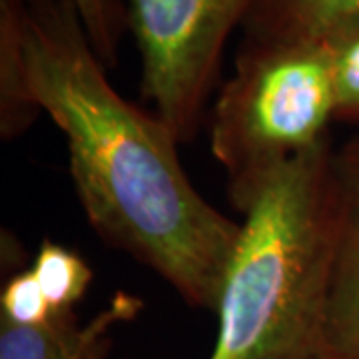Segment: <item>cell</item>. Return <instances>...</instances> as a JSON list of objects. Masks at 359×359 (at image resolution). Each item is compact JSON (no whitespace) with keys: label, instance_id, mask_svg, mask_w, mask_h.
Instances as JSON below:
<instances>
[{"label":"cell","instance_id":"7","mask_svg":"<svg viewBox=\"0 0 359 359\" xmlns=\"http://www.w3.org/2000/svg\"><path fill=\"white\" fill-rule=\"evenodd\" d=\"M359 18V0H257L244 39L264 42H323Z\"/></svg>","mask_w":359,"mask_h":359},{"label":"cell","instance_id":"1","mask_svg":"<svg viewBox=\"0 0 359 359\" xmlns=\"http://www.w3.org/2000/svg\"><path fill=\"white\" fill-rule=\"evenodd\" d=\"M32 104L65 134L90 226L192 308L216 309L240 224L194 188L168 124L120 96L65 0H13Z\"/></svg>","mask_w":359,"mask_h":359},{"label":"cell","instance_id":"5","mask_svg":"<svg viewBox=\"0 0 359 359\" xmlns=\"http://www.w3.org/2000/svg\"><path fill=\"white\" fill-rule=\"evenodd\" d=\"M140 309L136 295L118 292L88 321H80L76 311L60 313L42 325L0 321V359H104L116 327L134 320Z\"/></svg>","mask_w":359,"mask_h":359},{"label":"cell","instance_id":"9","mask_svg":"<svg viewBox=\"0 0 359 359\" xmlns=\"http://www.w3.org/2000/svg\"><path fill=\"white\" fill-rule=\"evenodd\" d=\"M30 269L42 285L56 313L74 311L92 283V268L86 259L52 240H44L34 256Z\"/></svg>","mask_w":359,"mask_h":359},{"label":"cell","instance_id":"13","mask_svg":"<svg viewBox=\"0 0 359 359\" xmlns=\"http://www.w3.org/2000/svg\"><path fill=\"white\" fill-rule=\"evenodd\" d=\"M335 166L347 192L359 196V134L335 152Z\"/></svg>","mask_w":359,"mask_h":359},{"label":"cell","instance_id":"6","mask_svg":"<svg viewBox=\"0 0 359 359\" xmlns=\"http://www.w3.org/2000/svg\"><path fill=\"white\" fill-rule=\"evenodd\" d=\"M346 194L323 327L325 359H359V196Z\"/></svg>","mask_w":359,"mask_h":359},{"label":"cell","instance_id":"8","mask_svg":"<svg viewBox=\"0 0 359 359\" xmlns=\"http://www.w3.org/2000/svg\"><path fill=\"white\" fill-rule=\"evenodd\" d=\"M18 65L16 25L11 0H0V128L4 138L22 134L36 118Z\"/></svg>","mask_w":359,"mask_h":359},{"label":"cell","instance_id":"10","mask_svg":"<svg viewBox=\"0 0 359 359\" xmlns=\"http://www.w3.org/2000/svg\"><path fill=\"white\" fill-rule=\"evenodd\" d=\"M332 62L335 120L359 124V18L323 40Z\"/></svg>","mask_w":359,"mask_h":359},{"label":"cell","instance_id":"12","mask_svg":"<svg viewBox=\"0 0 359 359\" xmlns=\"http://www.w3.org/2000/svg\"><path fill=\"white\" fill-rule=\"evenodd\" d=\"M82 20L90 44L106 68L118 62V46L122 36V11L116 0H65Z\"/></svg>","mask_w":359,"mask_h":359},{"label":"cell","instance_id":"2","mask_svg":"<svg viewBox=\"0 0 359 359\" xmlns=\"http://www.w3.org/2000/svg\"><path fill=\"white\" fill-rule=\"evenodd\" d=\"M346 204L332 144L233 200L244 219L214 309L218 332L208 359H325Z\"/></svg>","mask_w":359,"mask_h":359},{"label":"cell","instance_id":"3","mask_svg":"<svg viewBox=\"0 0 359 359\" xmlns=\"http://www.w3.org/2000/svg\"><path fill=\"white\" fill-rule=\"evenodd\" d=\"M332 62L323 42L242 40L210 116V148L238 200L273 170L330 144Z\"/></svg>","mask_w":359,"mask_h":359},{"label":"cell","instance_id":"4","mask_svg":"<svg viewBox=\"0 0 359 359\" xmlns=\"http://www.w3.org/2000/svg\"><path fill=\"white\" fill-rule=\"evenodd\" d=\"M257 0H130L142 94L178 142L196 134L216 90L222 56Z\"/></svg>","mask_w":359,"mask_h":359},{"label":"cell","instance_id":"11","mask_svg":"<svg viewBox=\"0 0 359 359\" xmlns=\"http://www.w3.org/2000/svg\"><path fill=\"white\" fill-rule=\"evenodd\" d=\"M56 316L60 313L54 311L32 269L8 271V280L0 292V321L13 325H42Z\"/></svg>","mask_w":359,"mask_h":359}]
</instances>
